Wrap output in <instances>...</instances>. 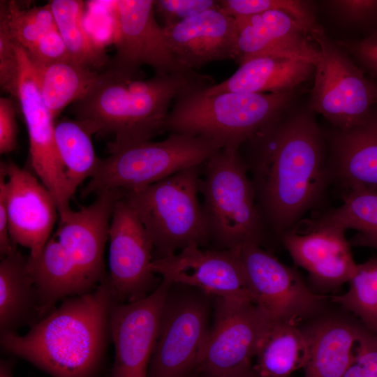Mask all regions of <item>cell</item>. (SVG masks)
Returning a JSON list of instances; mask_svg holds the SVG:
<instances>
[{
	"label": "cell",
	"mask_w": 377,
	"mask_h": 377,
	"mask_svg": "<svg viewBox=\"0 0 377 377\" xmlns=\"http://www.w3.org/2000/svg\"><path fill=\"white\" fill-rule=\"evenodd\" d=\"M248 142L258 207L282 235L318 205L331 180L323 135L313 117L301 112L282 115Z\"/></svg>",
	"instance_id": "cell-1"
},
{
	"label": "cell",
	"mask_w": 377,
	"mask_h": 377,
	"mask_svg": "<svg viewBox=\"0 0 377 377\" xmlns=\"http://www.w3.org/2000/svg\"><path fill=\"white\" fill-rule=\"evenodd\" d=\"M214 84L193 71L155 74L146 79L141 69L108 68L91 89L74 103L76 119L93 134L110 135L108 150L151 140L164 131L170 103L184 91Z\"/></svg>",
	"instance_id": "cell-2"
},
{
	"label": "cell",
	"mask_w": 377,
	"mask_h": 377,
	"mask_svg": "<svg viewBox=\"0 0 377 377\" xmlns=\"http://www.w3.org/2000/svg\"><path fill=\"white\" fill-rule=\"evenodd\" d=\"M113 302L106 276L92 291L64 301L26 334H1V345L53 377H90L103 355Z\"/></svg>",
	"instance_id": "cell-3"
},
{
	"label": "cell",
	"mask_w": 377,
	"mask_h": 377,
	"mask_svg": "<svg viewBox=\"0 0 377 377\" xmlns=\"http://www.w3.org/2000/svg\"><path fill=\"white\" fill-rule=\"evenodd\" d=\"M209 86L189 88L174 101L164 131L200 137L226 147H240L281 117L296 89L278 93H205Z\"/></svg>",
	"instance_id": "cell-4"
},
{
	"label": "cell",
	"mask_w": 377,
	"mask_h": 377,
	"mask_svg": "<svg viewBox=\"0 0 377 377\" xmlns=\"http://www.w3.org/2000/svg\"><path fill=\"white\" fill-rule=\"evenodd\" d=\"M202 165L182 170L149 186L123 191L148 233L154 258L176 253L209 239L202 206L198 200Z\"/></svg>",
	"instance_id": "cell-5"
},
{
	"label": "cell",
	"mask_w": 377,
	"mask_h": 377,
	"mask_svg": "<svg viewBox=\"0 0 377 377\" xmlns=\"http://www.w3.org/2000/svg\"><path fill=\"white\" fill-rule=\"evenodd\" d=\"M239 147H226L202 166L199 192L210 239L221 249L260 244L265 221Z\"/></svg>",
	"instance_id": "cell-6"
},
{
	"label": "cell",
	"mask_w": 377,
	"mask_h": 377,
	"mask_svg": "<svg viewBox=\"0 0 377 377\" xmlns=\"http://www.w3.org/2000/svg\"><path fill=\"white\" fill-rule=\"evenodd\" d=\"M222 147L196 136L171 133L161 141L140 142L109 150L82 195L138 189L186 168L204 164Z\"/></svg>",
	"instance_id": "cell-7"
},
{
	"label": "cell",
	"mask_w": 377,
	"mask_h": 377,
	"mask_svg": "<svg viewBox=\"0 0 377 377\" xmlns=\"http://www.w3.org/2000/svg\"><path fill=\"white\" fill-rule=\"evenodd\" d=\"M311 38L320 57L315 65L310 108L337 130L351 128L367 119L377 104V84L365 77L349 54L329 39L323 29Z\"/></svg>",
	"instance_id": "cell-8"
},
{
	"label": "cell",
	"mask_w": 377,
	"mask_h": 377,
	"mask_svg": "<svg viewBox=\"0 0 377 377\" xmlns=\"http://www.w3.org/2000/svg\"><path fill=\"white\" fill-rule=\"evenodd\" d=\"M209 295L171 285L163 304L147 377H184L195 371L208 331Z\"/></svg>",
	"instance_id": "cell-9"
},
{
	"label": "cell",
	"mask_w": 377,
	"mask_h": 377,
	"mask_svg": "<svg viewBox=\"0 0 377 377\" xmlns=\"http://www.w3.org/2000/svg\"><path fill=\"white\" fill-rule=\"evenodd\" d=\"M276 323L253 302L216 298L214 323L200 349L195 371L229 377L251 371L263 339Z\"/></svg>",
	"instance_id": "cell-10"
},
{
	"label": "cell",
	"mask_w": 377,
	"mask_h": 377,
	"mask_svg": "<svg viewBox=\"0 0 377 377\" xmlns=\"http://www.w3.org/2000/svg\"><path fill=\"white\" fill-rule=\"evenodd\" d=\"M237 249L254 302L276 322L296 323L321 309L324 297L312 292L295 269L263 250L259 244L246 242Z\"/></svg>",
	"instance_id": "cell-11"
},
{
	"label": "cell",
	"mask_w": 377,
	"mask_h": 377,
	"mask_svg": "<svg viewBox=\"0 0 377 377\" xmlns=\"http://www.w3.org/2000/svg\"><path fill=\"white\" fill-rule=\"evenodd\" d=\"M108 239V279L114 302L129 303L143 299L161 283L151 269L154 248L124 195L114 207Z\"/></svg>",
	"instance_id": "cell-12"
},
{
	"label": "cell",
	"mask_w": 377,
	"mask_h": 377,
	"mask_svg": "<svg viewBox=\"0 0 377 377\" xmlns=\"http://www.w3.org/2000/svg\"><path fill=\"white\" fill-rule=\"evenodd\" d=\"M16 44L19 73L13 96L17 100L27 126L30 161L40 182L52 193L59 216L71 209L64 171L54 138V119L45 105L37 83L33 62L27 52Z\"/></svg>",
	"instance_id": "cell-13"
},
{
	"label": "cell",
	"mask_w": 377,
	"mask_h": 377,
	"mask_svg": "<svg viewBox=\"0 0 377 377\" xmlns=\"http://www.w3.org/2000/svg\"><path fill=\"white\" fill-rule=\"evenodd\" d=\"M116 53L108 66L140 70L142 65L155 74L186 73L174 56L164 29L156 17L153 0L110 1Z\"/></svg>",
	"instance_id": "cell-14"
},
{
	"label": "cell",
	"mask_w": 377,
	"mask_h": 377,
	"mask_svg": "<svg viewBox=\"0 0 377 377\" xmlns=\"http://www.w3.org/2000/svg\"><path fill=\"white\" fill-rule=\"evenodd\" d=\"M151 269L173 283L197 288L226 300L253 302L237 247L202 250L190 245L178 253L154 258Z\"/></svg>",
	"instance_id": "cell-15"
},
{
	"label": "cell",
	"mask_w": 377,
	"mask_h": 377,
	"mask_svg": "<svg viewBox=\"0 0 377 377\" xmlns=\"http://www.w3.org/2000/svg\"><path fill=\"white\" fill-rule=\"evenodd\" d=\"M172 284L162 279L158 286L143 299L112 304L109 314L114 346L112 377H147L163 304Z\"/></svg>",
	"instance_id": "cell-16"
},
{
	"label": "cell",
	"mask_w": 377,
	"mask_h": 377,
	"mask_svg": "<svg viewBox=\"0 0 377 377\" xmlns=\"http://www.w3.org/2000/svg\"><path fill=\"white\" fill-rule=\"evenodd\" d=\"M0 195L5 200L10 237L38 256L59 216L52 193L34 175L10 161L1 162Z\"/></svg>",
	"instance_id": "cell-17"
},
{
	"label": "cell",
	"mask_w": 377,
	"mask_h": 377,
	"mask_svg": "<svg viewBox=\"0 0 377 377\" xmlns=\"http://www.w3.org/2000/svg\"><path fill=\"white\" fill-rule=\"evenodd\" d=\"M124 195L119 189L96 194L89 205L71 209L59 216L54 235L78 270L89 292L106 277L104 249L108 239L110 221L117 201Z\"/></svg>",
	"instance_id": "cell-18"
},
{
	"label": "cell",
	"mask_w": 377,
	"mask_h": 377,
	"mask_svg": "<svg viewBox=\"0 0 377 377\" xmlns=\"http://www.w3.org/2000/svg\"><path fill=\"white\" fill-rule=\"evenodd\" d=\"M237 31V57L241 65L256 57H277L317 64L320 52L309 35L311 31L281 10L234 17Z\"/></svg>",
	"instance_id": "cell-19"
},
{
	"label": "cell",
	"mask_w": 377,
	"mask_h": 377,
	"mask_svg": "<svg viewBox=\"0 0 377 377\" xmlns=\"http://www.w3.org/2000/svg\"><path fill=\"white\" fill-rule=\"evenodd\" d=\"M302 228L281 235L294 262L308 272L318 287L331 289L348 282L357 264L346 238V230L333 226Z\"/></svg>",
	"instance_id": "cell-20"
},
{
	"label": "cell",
	"mask_w": 377,
	"mask_h": 377,
	"mask_svg": "<svg viewBox=\"0 0 377 377\" xmlns=\"http://www.w3.org/2000/svg\"><path fill=\"white\" fill-rule=\"evenodd\" d=\"M163 29L174 56L186 70L195 71L212 61L235 60L237 57L235 20L219 8L205 10Z\"/></svg>",
	"instance_id": "cell-21"
},
{
	"label": "cell",
	"mask_w": 377,
	"mask_h": 377,
	"mask_svg": "<svg viewBox=\"0 0 377 377\" xmlns=\"http://www.w3.org/2000/svg\"><path fill=\"white\" fill-rule=\"evenodd\" d=\"M330 179L346 190L377 191V113L348 130H336L330 138Z\"/></svg>",
	"instance_id": "cell-22"
},
{
	"label": "cell",
	"mask_w": 377,
	"mask_h": 377,
	"mask_svg": "<svg viewBox=\"0 0 377 377\" xmlns=\"http://www.w3.org/2000/svg\"><path fill=\"white\" fill-rule=\"evenodd\" d=\"M364 326L321 319L303 329L307 342L304 377H342L354 360Z\"/></svg>",
	"instance_id": "cell-23"
},
{
	"label": "cell",
	"mask_w": 377,
	"mask_h": 377,
	"mask_svg": "<svg viewBox=\"0 0 377 377\" xmlns=\"http://www.w3.org/2000/svg\"><path fill=\"white\" fill-rule=\"evenodd\" d=\"M314 71L315 65L304 61L277 57H256L239 65L230 77L205 88L204 91L208 95L228 91H289L308 80Z\"/></svg>",
	"instance_id": "cell-24"
},
{
	"label": "cell",
	"mask_w": 377,
	"mask_h": 377,
	"mask_svg": "<svg viewBox=\"0 0 377 377\" xmlns=\"http://www.w3.org/2000/svg\"><path fill=\"white\" fill-rule=\"evenodd\" d=\"M27 268L38 293L41 318L55 309L59 300L89 293L54 236L50 238L38 256L27 257Z\"/></svg>",
	"instance_id": "cell-25"
},
{
	"label": "cell",
	"mask_w": 377,
	"mask_h": 377,
	"mask_svg": "<svg viewBox=\"0 0 377 377\" xmlns=\"http://www.w3.org/2000/svg\"><path fill=\"white\" fill-rule=\"evenodd\" d=\"M41 319L36 289L27 268V257L15 249L0 262L1 334L17 332Z\"/></svg>",
	"instance_id": "cell-26"
},
{
	"label": "cell",
	"mask_w": 377,
	"mask_h": 377,
	"mask_svg": "<svg viewBox=\"0 0 377 377\" xmlns=\"http://www.w3.org/2000/svg\"><path fill=\"white\" fill-rule=\"evenodd\" d=\"M31 61L43 101L54 119L68 105L82 99L100 74L72 59L45 64Z\"/></svg>",
	"instance_id": "cell-27"
},
{
	"label": "cell",
	"mask_w": 377,
	"mask_h": 377,
	"mask_svg": "<svg viewBox=\"0 0 377 377\" xmlns=\"http://www.w3.org/2000/svg\"><path fill=\"white\" fill-rule=\"evenodd\" d=\"M303 227L333 226L358 233L350 244L377 249V191L353 188L346 190L343 203L320 216L304 220Z\"/></svg>",
	"instance_id": "cell-28"
},
{
	"label": "cell",
	"mask_w": 377,
	"mask_h": 377,
	"mask_svg": "<svg viewBox=\"0 0 377 377\" xmlns=\"http://www.w3.org/2000/svg\"><path fill=\"white\" fill-rule=\"evenodd\" d=\"M254 373L259 377H288L305 365L307 342L296 323L276 322L267 332L256 355Z\"/></svg>",
	"instance_id": "cell-29"
},
{
	"label": "cell",
	"mask_w": 377,
	"mask_h": 377,
	"mask_svg": "<svg viewBox=\"0 0 377 377\" xmlns=\"http://www.w3.org/2000/svg\"><path fill=\"white\" fill-rule=\"evenodd\" d=\"M92 133L77 119L55 122L54 138L71 198L78 186L96 172L101 158L96 155Z\"/></svg>",
	"instance_id": "cell-30"
},
{
	"label": "cell",
	"mask_w": 377,
	"mask_h": 377,
	"mask_svg": "<svg viewBox=\"0 0 377 377\" xmlns=\"http://www.w3.org/2000/svg\"><path fill=\"white\" fill-rule=\"evenodd\" d=\"M48 3L72 60L95 71L108 65L110 61L103 45L92 36L84 25V2L52 0Z\"/></svg>",
	"instance_id": "cell-31"
},
{
	"label": "cell",
	"mask_w": 377,
	"mask_h": 377,
	"mask_svg": "<svg viewBox=\"0 0 377 377\" xmlns=\"http://www.w3.org/2000/svg\"><path fill=\"white\" fill-rule=\"evenodd\" d=\"M348 290L332 301L352 312L360 323L377 334V257L357 266Z\"/></svg>",
	"instance_id": "cell-32"
},
{
	"label": "cell",
	"mask_w": 377,
	"mask_h": 377,
	"mask_svg": "<svg viewBox=\"0 0 377 377\" xmlns=\"http://www.w3.org/2000/svg\"><path fill=\"white\" fill-rule=\"evenodd\" d=\"M0 12L6 17L13 40L27 52L45 35L57 29L49 3L23 8L16 1H1Z\"/></svg>",
	"instance_id": "cell-33"
},
{
	"label": "cell",
	"mask_w": 377,
	"mask_h": 377,
	"mask_svg": "<svg viewBox=\"0 0 377 377\" xmlns=\"http://www.w3.org/2000/svg\"><path fill=\"white\" fill-rule=\"evenodd\" d=\"M219 9L232 17L253 15L269 10H281L304 24L311 35L322 28L311 2L300 0H221Z\"/></svg>",
	"instance_id": "cell-34"
},
{
	"label": "cell",
	"mask_w": 377,
	"mask_h": 377,
	"mask_svg": "<svg viewBox=\"0 0 377 377\" xmlns=\"http://www.w3.org/2000/svg\"><path fill=\"white\" fill-rule=\"evenodd\" d=\"M19 73L16 44L9 31L4 15L0 12V84L12 96Z\"/></svg>",
	"instance_id": "cell-35"
},
{
	"label": "cell",
	"mask_w": 377,
	"mask_h": 377,
	"mask_svg": "<svg viewBox=\"0 0 377 377\" xmlns=\"http://www.w3.org/2000/svg\"><path fill=\"white\" fill-rule=\"evenodd\" d=\"M219 8V1L213 0H156L155 13L168 27L181 22L205 10Z\"/></svg>",
	"instance_id": "cell-36"
},
{
	"label": "cell",
	"mask_w": 377,
	"mask_h": 377,
	"mask_svg": "<svg viewBox=\"0 0 377 377\" xmlns=\"http://www.w3.org/2000/svg\"><path fill=\"white\" fill-rule=\"evenodd\" d=\"M342 377H377V334L364 327L354 360Z\"/></svg>",
	"instance_id": "cell-37"
},
{
	"label": "cell",
	"mask_w": 377,
	"mask_h": 377,
	"mask_svg": "<svg viewBox=\"0 0 377 377\" xmlns=\"http://www.w3.org/2000/svg\"><path fill=\"white\" fill-rule=\"evenodd\" d=\"M325 3L346 24L366 25L377 22V0H330Z\"/></svg>",
	"instance_id": "cell-38"
},
{
	"label": "cell",
	"mask_w": 377,
	"mask_h": 377,
	"mask_svg": "<svg viewBox=\"0 0 377 377\" xmlns=\"http://www.w3.org/2000/svg\"><path fill=\"white\" fill-rule=\"evenodd\" d=\"M27 54L33 61L42 64L72 59L58 29L45 35Z\"/></svg>",
	"instance_id": "cell-39"
},
{
	"label": "cell",
	"mask_w": 377,
	"mask_h": 377,
	"mask_svg": "<svg viewBox=\"0 0 377 377\" xmlns=\"http://www.w3.org/2000/svg\"><path fill=\"white\" fill-rule=\"evenodd\" d=\"M15 108L11 98H0V153L14 151L17 146V125Z\"/></svg>",
	"instance_id": "cell-40"
},
{
	"label": "cell",
	"mask_w": 377,
	"mask_h": 377,
	"mask_svg": "<svg viewBox=\"0 0 377 377\" xmlns=\"http://www.w3.org/2000/svg\"><path fill=\"white\" fill-rule=\"evenodd\" d=\"M336 43L366 68L377 75V31L361 40Z\"/></svg>",
	"instance_id": "cell-41"
},
{
	"label": "cell",
	"mask_w": 377,
	"mask_h": 377,
	"mask_svg": "<svg viewBox=\"0 0 377 377\" xmlns=\"http://www.w3.org/2000/svg\"><path fill=\"white\" fill-rule=\"evenodd\" d=\"M17 249L13 242L8 219V214L3 197L0 195V253L3 258Z\"/></svg>",
	"instance_id": "cell-42"
},
{
	"label": "cell",
	"mask_w": 377,
	"mask_h": 377,
	"mask_svg": "<svg viewBox=\"0 0 377 377\" xmlns=\"http://www.w3.org/2000/svg\"><path fill=\"white\" fill-rule=\"evenodd\" d=\"M13 364L8 360H1L0 364V377H13Z\"/></svg>",
	"instance_id": "cell-43"
},
{
	"label": "cell",
	"mask_w": 377,
	"mask_h": 377,
	"mask_svg": "<svg viewBox=\"0 0 377 377\" xmlns=\"http://www.w3.org/2000/svg\"><path fill=\"white\" fill-rule=\"evenodd\" d=\"M229 377H259L257 374H256L255 373H253L251 371H248V372H246V373H244V374H239V375H236V376H229Z\"/></svg>",
	"instance_id": "cell-44"
},
{
	"label": "cell",
	"mask_w": 377,
	"mask_h": 377,
	"mask_svg": "<svg viewBox=\"0 0 377 377\" xmlns=\"http://www.w3.org/2000/svg\"><path fill=\"white\" fill-rule=\"evenodd\" d=\"M195 371H193L188 375L185 376L184 377H195Z\"/></svg>",
	"instance_id": "cell-45"
}]
</instances>
